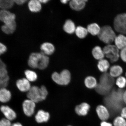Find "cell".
Returning <instances> with one entry per match:
<instances>
[{
  "label": "cell",
  "instance_id": "cell-1",
  "mask_svg": "<svg viewBox=\"0 0 126 126\" xmlns=\"http://www.w3.org/2000/svg\"><path fill=\"white\" fill-rule=\"evenodd\" d=\"M124 91L120 89L117 91L113 90L106 95L104 102L108 109L113 111H121L124 103L123 99Z\"/></svg>",
  "mask_w": 126,
  "mask_h": 126
},
{
  "label": "cell",
  "instance_id": "cell-2",
  "mask_svg": "<svg viewBox=\"0 0 126 126\" xmlns=\"http://www.w3.org/2000/svg\"><path fill=\"white\" fill-rule=\"evenodd\" d=\"M115 82L114 78L109 73H104L101 76L100 81L95 88V91L98 94L106 96L112 90Z\"/></svg>",
  "mask_w": 126,
  "mask_h": 126
},
{
  "label": "cell",
  "instance_id": "cell-3",
  "mask_svg": "<svg viewBox=\"0 0 126 126\" xmlns=\"http://www.w3.org/2000/svg\"><path fill=\"white\" fill-rule=\"evenodd\" d=\"M49 59L48 56L41 53H33L30 56L28 64L32 68L44 70L48 66Z\"/></svg>",
  "mask_w": 126,
  "mask_h": 126
},
{
  "label": "cell",
  "instance_id": "cell-4",
  "mask_svg": "<svg viewBox=\"0 0 126 126\" xmlns=\"http://www.w3.org/2000/svg\"><path fill=\"white\" fill-rule=\"evenodd\" d=\"M48 94V91L45 86H42L39 88L33 86L28 91L27 97L28 99L36 103L45 100Z\"/></svg>",
  "mask_w": 126,
  "mask_h": 126
},
{
  "label": "cell",
  "instance_id": "cell-5",
  "mask_svg": "<svg viewBox=\"0 0 126 126\" xmlns=\"http://www.w3.org/2000/svg\"><path fill=\"white\" fill-rule=\"evenodd\" d=\"M114 29L109 25L104 26L101 28L98 35L100 40L107 45L111 44L114 42L116 35Z\"/></svg>",
  "mask_w": 126,
  "mask_h": 126
},
{
  "label": "cell",
  "instance_id": "cell-6",
  "mask_svg": "<svg viewBox=\"0 0 126 126\" xmlns=\"http://www.w3.org/2000/svg\"><path fill=\"white\" fill-rule=\"evenodd\" d=\"M113 27L116 32L126 35V12L116 16L113 21Z\"/></svg>",
  "mask_w": 126,
  "mask_h": 126
},
{
  "label": "cell",
  "instance_id": "cell-7",
  "mask_svg": "<svg viewBox=\"0 0 126 126\" xmlns=\"http://www.w3.org/2000/svg\"><path fill=\"white\" fill-rule=\"evenodd\" d=\"M103 50L105 56L111 63L117 62L120 58L119 50L114 45H107L104 47Z\"/></svg>",
  "mask_w": 126,
  "mask_h": 126
},
{
  "label": "cell",
  "instance_id": "cell-8",
  "mask_svg": "<svg viewBox=\"0 0 126 126\" xmlns=\"http://www.w3.org/2000/svg\"><path fill=\"white\" fill-rule=\"evenodd\" d=\"M52 78L55 82L61 85H66L70 82L71 75L69 71L63 70L60 73L55 72L52 75Z\"/></svg>",
  "mask_w": 126,
  "mask_h": 126
},
{
  "label": "cell",
  "instance_id": "cell-9",
  "mask_svg": "<svg viewBox=\"0 0 126 126\" xmlns=\"http://www.w3.org/2000/svg\"><path fill=\"white\" fill-rule=\"evenodd\" d=\"M9 79L6 64L0 59V89L7 87Z\"/></svg>",
  "mask_w": 126,
  "mask_h": 126
},
{
  "label": "cell",
  "instance_id": "cell-10",
  "mask_svg": "<svg viewBox=\"0 0 126 126\" xmlns=\"http://www.w3.org/2000/svg\"><path fill=\"white\" fill-rule=\"evenodd\" d=\"M35 108V103L29 99L25 100L23 104V110L24 114L28 116L33 114Z\"/></svg>",
  "mask_w": 126,
  "mask_h": 126
},
{
  "label": "cell",
  "instance_id": "cell-11",
  "mask_svg": "<svg viewBox=\"0 0 126 126\" xmlns=\"http://www.w3.org/2000/svg\"><path fill=\"white\" fill-rule=\"evenodd\" d=\"M96 111L99 119L102 121H106L109 119L110 113L106 107L103 105H99L96 109Z\"/></svg>",
  "mask_w": 126,
  "mask_h": 126
},
{
  "label": "cell",
  "instance_id": "cell-12",
  "mask_svg": "<svg viewBox=\"0 0 126 126\" xmlns=\"http://www.w3.org/2000/svg\"><path fill=\"white\" fill-rule=\"evenodd\" d=\"M0 110L5 116L6 119L9 121L13 120L16 117V114L15 112L8 106H1Z\"/></svg>",
  "mask_w": 126,
  "mask_h": 126
},
{
  "label": "cell",
  "instance_id": "cell-13",
  "mask_svg": "<svg viewBox=\"0 0 126 126\" xmlns=\"http://www.w3.org/2000/svg\"><path fill=\"white\" fill-rule=\"evenodd\" d=\"M87 1L85 0H72L69 2V5L73 10L79 11L84 8Z\"/></svg>",
  "mask_w": 126,
  "mask_h": 126
},
{
  "label": "cell",
  "instance_id": "cell-14",
  "mask_svg": "<svg viewBox=\"0 0 126 126\" xmlns=\"http://www.w3.org/2000/svg\"><path fill=\"white\" fill-rule=\"evenodd\" d=\"M17 88L23 92H28L31 87L30 81L26 78L19 79L16 82Z\"/></svg>",
  "mask_w": 126,
  "mask_h": 126
},
{
  "label": "cell",
  "instance_id": "cell-15",
  "mask_svg": "<svg viewBox=\"0 0 126 126\" xmlns=\"http://www.w3.org/2000/svg\"><path fill=\"white\" fill-rule=\"evenodd\" d=\"M40 49L42 51L41 52L47 56L53 54L55 50L54 45L48 42L42 44L41 45Z\"/></svg>",
  "mask_w": 126,
  "mask_h": 126
},
{
  "label": "cell",
  "instance_id": "cell-16",
  "mask_svg": "<svg viewBox=\"0 0 126 126\" xmlns=\"http://www.w3.org/2000/svg\"><path fill=\"white\" fill-rule=\"evenodd\" d=\"M115 45L121 50L126 47V36L124 34H119L116 35L114 41Z\"/></svg>",
  "mask_w": 126,
  "mask_h": 126
},
{
  "label": "cell",
  "instance_id": "cell-17",
  "mask_svg": "<svg viewBox=\"0 0 126 126\" xmlns=\"http://www.w3.org/2000/svg\"><path fill=\"white\" fill-rule=\"evenodd\" d=\"M49 113L43 110H40L38 112L35 116V120L39 123L47 122L50 118Z\"/></svg>",
  "mask_w": 126,
  "mask_h": 126
},
{
  "label": "cell",
  "instance_id": "cell-18",
  "mask_svg": "<svg viewBox=\"0 0 126 126\" xmlns=\"http://www.w3.org/2000/svg\"><path fill=\"white\" fill-rule=\"evenodd\" d=\"M90 108L89 104L84 102L77 106L75 108V111L79 116H85L87 114Z\"/></svg>",
  "mask_w": 126,
  "mask_h": 126
},
{
  "label": "cell",
  "instance_id": "cell-19",
  "mask_svg": "<svg viewBox=\"0 0 126 126\" xmlns=\"http://www.w3.org/2000/svg\"><path fill=\"white\" fill-rule=\"evenodd\" d=\"M76 28L75 23L70 19L66 20L63 26L64 31L69 34H72L75 33Z\"/></svg>",
  "mask_w": 126,
  "mask_h": 126
},
{
  "label": "cell",
  "instance_id": "cell-20",
  "mask_svg": "<svg viewBox=\"0 0 126 126\" xmlns=\"http://www.w3.org/2000/svg\"><path fill=\"white\" fill-rule=\"evenodd\" d=\"M28 8L32 12L36 13L40 11L42 9L41 3L39 0H31L28 3Z\"/></svg>",
  "mask_w": 126,
  "mask_h": 126
},
{
  "label": "cell",
  "instance_id": "cell-21",
  "mask_svg": "<svg viewBox=\"0 0 126 126\" xmlns=\"http://www.w3.org/2000/svg\"><path fill=\"white\" fill-rule=\"evenodd\" d=\"M11 94L10 91L6 89H0V101L3 103H6L10 100L11 98Z\"/></svg>",
  "mask_w": 126,
  "mask_h": 126
},
{
  "label": "cell",
  "instance_id": "cell-22",
  "mask_svg": "<svg viewBox=\"0 0 126 126\" xmlns=\"http://www.w3.org/2000/svg\"><path fill=\"white\" fill-rule=\"evenodd\" d=\"M92 53L94 59L99 61L104 59L105 56L103 48L98 46L94 47L93 49Z\"/></svg>",
  "mask_w": 126,
  "mask_h": 126
},
{
  "label": "cell",
  "instance_id": "cell-23",
  "mask_svg": "<svg viewBox=\"0 0 126 126\" xmlns=\"http://www.w3.org/2000/svg\"><path fill=\"white\" fill-rule=\"evenodd\" d=\"M16 21L13 22L5 24L1 27V30L5 33L10 34L13 33L16 28Z\"/></svg>",
  "mask_w": 126,
  "mask_h": 126
},
{
  "label": "cell",
  "instance_id": "cell-24",
  "mask_svg": "<svg viewBox=\"0 0 126 126\" xmlns=\"http://www.w3.org/2000/svg\"><path fill=\"white\" fill-rule=\"evenodd\" d=\"M123 72L122 68L121 66L114 65L112 66L110 69L109 74L113 78H118L121 76Z\"/></svg>",
  "mask_w": 126,
  "mask_h": 126
},
{
  "label": "cell",
  "instance_id": "cell-25",
  "mask_svg": "<svg viewBox=\"0 0 126 126\" xmlns=\"http://www.w3.org/2000/svg\"><path fill=\"white\" fill-rule=\"evenodd\" d=\"M101 28L98 24L96 23H93L88 25L87 29L88 32L91 35L98 36L100 33Z\"/></svg>",
  "mask_w": 126,
  "mask_h": 126
},
{
  "label": "cell",
  "instance_id": "cell-26",
  "mask_svg": "<svg viewBox=\"0 0 126 126\" xmlns=\"http://www.w3.org/2000/svg\"><path fill=\"white\" fill-rule=\"evenodd\" d=\"M97 66L100 72L105 73L110 68V63L107 60L104 59L99 61Z\"/></svg>",
  "mask_w": 126,
  "mask_h": 126
},
{
  "label": "cell",
  "instance_id": "cell-27",
  "mask_svg": "<svg viewBox=\"0 0 126 126\" xmlns=\"http://www.w3.org/2000/svg\"><path fill=\"white\" fill-rule=\"evenodd\" d=\"M75 33L77 37L81 39L85 38L89 33L87 28L81 26L76 27Z\"/></svg>",
  "mask_w": 126,
  "mask_h": 126
},
{
  "label": "cell",
  "instance_id": "cell-28",
  "mask_svg": "<svg viewBox=\"0 0 126 126\" xmlns=\"http://www.w3.org/2000/svg\"><path fill=\"white\" fill-rule=\"evenodd\" d=\"M84 83L86 87L90 89H95L97 84L96 80L92 76L87 77L85 80Z\"/></svg>",
  "mask_w": 126,
  "mask_h": 126
},
{
  "label": "cell",
  "instance_id": "cell-29",
  "mask_svg": "<svg viewBox=\"0 0 126 126\" xmlns=\"http://www.w3.org/2000/svg\"><path fill=\"white\" fill-rule=\"evenodd\" d=\"M14 0H0V8L2 9L7 10L11 8L14 5Z\"/></svg>",
  "mask_w": 126,
  "mask_h": 126
},
{
  "label": "cell",
  "instance_id": "cell-30",
  "mask_svg": "<svg viewBox=\"0 0 126 126\" xmlns=\"http://www.w3.org/2000/svg\"><path fill=\"white\" fill-rule=\"evenodd\" d=\"M25 74L26 79L30 82L34 81L37 79V74L33 71L27 70L25 71Z\"/></svg>",
  "mask_w": 126,
  "mask_h": 126
},
{
  "label": "cell",
  "instance_id": "cell-31",
  "mask_svg": "<svg viewBox=\"0 0 126 126\" xmlns=\"http://www.w3.org/2000/svg\"><path fill=\"white\" fill-rule=\"evenodd\" d=\"M115 83L119 89H122L126 85V79L123 76H120L117 78Z\"/></svg>",
  "mask_w": 126,
  "mask_h": 126
},
{
  "label": "cell",
  "instance_id": "cell-32",
  "mask_svg": "<svg viewBox=\"0 0 126 126\" xmlns=\"http://www.w3.org/2000/svg\"><path fill=\"white\" fill-rule=\"evenodd\" d=\"M113 124L114 126H126V120L122 116H118L114 119Z\"/></svg>",
  "mask_w": 126,
  "mask_h": 126
},
{
  "label": "cell",
  "instance_id": "cell-33",
  "mask_svg": "<svg viewBox=\"0 0 126 126\" xmlns=\"http://www.w3.org/2000/svg\"><path fill=\"white\" fill-rule=\"evenodd\" d=\"M11 13L7 10L1 9L0 10V20L3 22L6 17Z\"/></svg>",
  "mask_w": 126,
  "mask_h": 126
},
{
  "label": "cell",
  "instance_id": "cell-34",
  "mask_svg": "<svg viewBox=\"0 0 126 126\" xmlns=\"http://www.w3.org/2000/svg\"><path fill=\"white\" fill-rule=\"evenodd\" d=\"M120 57L123 61L126 63V47L121 50Z\"/></svg>",
  "mask_w": 126,
  "mask_h": 126
},
{
  "label": "cell",
  "instance_id": "cell-35",
  "mask_svg": "<svg viewBox=\"0 0 126 126\" xmlns=\"http://www.w3.org/2000/svg\"><path fill=\"white\" fill-rule=\"evenodd\" d=\"M10 121L6 119H3L0 120V126H12Z\"/></svg>",
  "mask_w": 126,
  "mask_h": 126
},
{
  "label": "cell",
  "instance_id": "cell-36",
  "mask_svg": "<svg viewBox=\"0 0 126 126\" xmlns=\"http://www.w3.org/2000/svg\"><path fill=\"white\" fill-rule=\"evenodd\" d=\"M7 51V47L3 44L0 42V56L4 54Z\"/></svg>",
  "mask_w": 126,
  "mask_h": 126
},
{
  "label": "cell",
  "instance_id": "cell-37",
  "mask_svg": "<svg viewBox=\"0 0 126 126\" xmlns=\"http://www.w3.org/2000/svg\"><path fill=\"white\" fill-rule=\"evenodd\" d=\"M121 116L126 119V107H123L121 110Z\"/></svg>",
  "mask_w": 126,
  "mask_h": 126
},
{
  "label": "cell",
  "instance_id": "cell-38",
  "mask_svg": "<svg viewBox=\"0 0 126 126\" xmlns=\"http://www.w3.org/2000/svg\"><path fill=\"white\" fill-rule=\"evenodd\" d=\"M15 3L18 5H22L25 3L27 1L26 0H14Z\"/></svg>",
  "mask_w": 126,
  "mask_h": 126
},
{
  "label": "cell",
  "instance_id": "cell-39",
  "mask_svg": "<svg viewBox=\"0 0 126 126\" xmlns=\"http://www.w3.org/2000/svg\"><path fill=\"white\" fill-rule=\"evenodd\" d=\"M100 126H112L110 123L107 122L106 121H102L100 124Z\"/></svg>",
  "mask_w": 126,
  "mask_h": 126
},
{
  "label": "cell",
  "instance_id": "cell-40",
  "mask_svg": "<svg viewBox=\"0 0 126 126\" xmlns=\"http://www.w3.org/2000/svg\"><path fill=\"white\" fill-rule=\"evenodd\" d=\"M123 99L124 103L126 105V89L124 91L123 93Z\"/></svg>",
  "mask_w": 126,
  "mask_h": 126
},
{
  "label": "cell",
  "instance_id": "cell-41",
  "mask_svg": "<svg viewBox=\"0 0 126 126\" xmlns=\"http://www.w3.org/2000/svg\"><path fill=\"white\" fill-rule=\"evenodd\" d=\"M12 126H23L19 123H16L12 124Z\"/></svg>",
  "mask_w": 126,
  "mask_h": 126
},
{
  "label": "cell",
  "instance_id": "cell-42",
  "mask_svg": "<svg viewBox=\"0 0 126 126\" xmlns=\"http://www.w3.org/2000/svg\"><path fill=\"white\" fill-rule=\"evenodd\" d=\"M39 1L41 3L45 4L48 2V1H49V0H39Z\"/></svg>",
  "mask_w": 126,
  "mask_h": 126
},
{
  "label": "cell",
  "instance_id": "cell-43",
  "mask_svg": "<svg viewBox=\"0 0 126 126\" xmlns=\"http://www.w3.org/2000/svg\"><path fill=\"white\" fill-rule=\"evenodd\" d=\"M68 1V0H65L61 1V3H62L63 4H66L67 3Z\"/></svg>",
  "mask_w": 126,
  "mask_h": 126
},
{
  "label": "cell",
  "instance_id": "cell-44",
  "mask_svg": "<svg viewBox=\"0 0 126 126\" xmlns=\"http://www.w3.org/2000/svg\"><path fill=\"white\" fill-rule=\"evenodd\" d=\"M71 126V125H68V126Z\"/></svg>",
  "mask_w": 126,
  "mask_h": 126
},
{
  "label": "cell",
  "instance_id": "cell-45",
  "mask_svg": "<svg viewBox=\"0 0 126 126\" xmlns=\"http://www.w3.org/2000/svg\"><path fill=\"white\" fill-rule=\"evenodd\" d=\"M125 76H126V74H125Z\"/></svg>",
  "mask_w": 126,
  "mask_h": 126
}]
</instances>
